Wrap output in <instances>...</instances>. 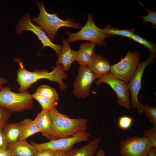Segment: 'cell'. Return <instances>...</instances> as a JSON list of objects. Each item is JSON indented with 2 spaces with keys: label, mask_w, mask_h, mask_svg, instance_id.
<instances>
[{
  "label": "cell",
  "mask_w": 156,
  "mask_h": 156,
  "mask_svg": "<svg viewBox=\"0 0 156 156\" xmlns=\"http://www.w3.org/2000/svg\"><path fill=\"white\" fill-rule=\"evenodd\" d=\"M19 65V68L17 71L16 81L20 86L18 91L21 92L27 91L33 83L42 79H46L50 81L57 83L61 90H64L68 88V86L63 82V79H67L68 75L64 71L61 64L54 67L53 70L49 72L46 69L42 70H37L31 72L24 67L21 60L16 59Z\"/></svg>",
  "instance_id": "6da1fadb"
},
{
  "label": "cell",
  "mask_w": 156,
  "mask_h": 156,
  "mask_svg": "<svg viewBox=\"0 0 156 156\" xmlns=\"http://www.w3.org/2000/svg\"><path fill=\"white\" fill-rule=\"evenodd\" d=\"M49 111L52 120L51 140L68 138L87 129V119L70 118L59 112L56 107Z\"/></svg>",
  "instance_id": "7a4b0ae2"
},
{
  "label": "cell",
  "mask_w": 156,
  "mask_h": 156,
  "mask_svg": "<svg viewBox=\"0 0 156 156\" xmlns=\"http://www.w3.org/2000/svg\"><path fill=\"white\" fill-rule=\"evenodd\" d=\"M37 3L39 10V16L37 17H33L31 20L39 24L47 35L52 42L56 38L57 33L61 27H66L81 29V24L75 23L69 18L64 20L60 18L56 13L50 14L46 11L43 2L38 1Z\"/></svg>",
  "instance_id": "3957f363"
},
{
  "label": "cell",
  "mask_w": 156,
  "mask_h": 156,
  "mask_svg": "<svg viewBox=\"0 0 156 156\" xmlns=\"http://www.w3.org/2000/svg\"><path fill=\"white\" fill-rule=\"evenodd\" d=\"M0 106L12 112H21L31 109L33 98L27 91L13 92L8 86L0 90Z\"/></svg>",
  "instance_id": "277c9868"
},
{
  "label": "cell",
  "mask_w": 156,
  "mask_h": 156,
  "mask_svg": "<svg viewBox=\"0 0 156 156\" xmlns=\"http://www.w3.org/2000/svg\"><path fill=\"white\" fill-rule=\"evenodd\" d=\"M65 34L68 36L67 40L70 43L79 40H87L101 47L105 46V40L110 36L104 34L101 29L95 24L91 13L87 14V20L86 24L79 31L73 33L66 31Z\"/></svg>",
  "instance_id": "5b68a950"
},
{
  "label": "cell",
  "mask_w": 156,
  "mask_h": 156,
  "mask_svg": "<svg viewBox=\"0 0 156 156\" xmlns=\"http://www.w3.org/2000/svg\"><path fill=\"white\" fill-rule=\"evenodd\" d=\"M140 58L138 51H128L124 58L111 66L110 73L127 84L136 71Z\"/></svg>",
  "instance_id": "8992f818"
},
{
  "label": "cell",
  "mask_w": 156,
  "mask_h": 156,
  "mask_svg": "<svg viewBox=\"0 0 156 156\" xmlns=\"http://www.w3.org/2000/svg\"><path fill=\"white\" fill-rule=\"evenodd\" d=\"M90 134L86 131H78L73 135L67 138L52 140L42 143H37L32 142L31 144L37 150L49 149L55 151H67L73 148L76 143L90 140Z\"/></svg>",
  "instance_id": "52a82bcc"
},
{
  "label": "cell",
  "mask_w": 156,
  "mask_h": 156,
  "mask_svg": "<svg viewBox=\"0 0 156 156\" xmlns=\"http://www.w3.org/2000/svg\"><path fill=\"white\" fill-rule=\"evenodd\" d=\"M17 34H21L23 31H30L38 37L43 45L42 48L49 47L55 52L56 55L58 57L62 49V45L56 44L53 43L44 30L39 26L34 24L31 21V16L29 13L25 14L18 21L16 25Z\"/></svg>",
  "instance_id": "ba28073f"
},
{
  "label": "cell",
  "mask_w": 156,
  "mask_h": 156,
  "mask_svg": "<svg viewBox=\"0 0 156 156\" xmlns=\"http://www.w3.org/2000/svg\"><path fill=\"white\" fill-rule=\"evenodd\" d=\"M152 147L145 137H129L121 142L120 153V156H147Z\"/></svg>",
  "instance_id": "9c48e42d"
},
{
  "label": "cell",
  "mask_w": 156,
  "mask_h": 156,
  "mask_svg": "<svg viewBox=\"0 0 156 156\" xmlns=\"http://www.w3.org/2000/svg\"><path fill=\"white\" fill-rule=\"evenodd\" d=\"M105 83L109 85L117 95L118 103L122 107L127 109L131 108V102L129 99V92L127 85L111 73L104 75L99 78L96 82V86Z\"/></svg>",
  "instance_id": "30bf717a"
},
{
  "label": "cell",
  "mask_w": 156,
  "mask_h": 156,
  "mask_svg": "<svg viewBox=\"0 0 156 156\" xmlns=\"http://www.w3.org/2000/svg\"><path fill=\"white\" fill-rule=\"evenodd\" d=\"M155 57L150 55L149 57L138 64L133 77L127 84L129 90L131 93V108H137L139 113L143 112V105L138 99V95L141 88L142 80L143 73L146 67L151 63Z\"/></svg>",
  "instance_id": "8fae6325"
},
{
  "label": "cell",
  "mask_w": 156,
  "mask_h": 156,
  "mask_svg": "<svg viewBox=\"0 0 156 156\" xmlns=\"http://www.w3.org/2000/svg\"><path fill=\"white\" fill-rule=\"evenodd\" d=\"M96 79L95 75L86 66L80 65L73 84V92L74 95L79 98L89 96L91 87Z\"/></svg>",
  "instance_id": "7c38bea8"
},
{
  "label": "cell",
  "mask_w": 156,
  "mask_h": 156,
  "mask_svg": "<svg viewBox=\"0 0 156 156\" xmlns=\"http://www.w3.org/2000/svg\"><path fill=\"white\" fill-rule=\"evenodd\" d=\"M62 41V50L55 64L62 65L64 71L66 72L69 70L72 63L77 61V51L71 49L69 43L67 40L64 39Z\"/></svg>",
  "instance_id": "4fadbf2b"
},
{
  "label": "cell",
  "mask_w": 156,
  "mask_h": 156,
  "mask_svg": "<svg viewBox=\"0 0 156 156\" xmlns=\"http://www.w3.org/2000/svg\"><path fill=\"white\" fill-rule=\"evenodd\" d=\"M110 61L100 54H96L87 66L94 73L96 78L110 73Z\"/></svg>",
  "instance_id": "5bb4252c"
},
{
  "label": "cell",
  "mask_w": 156,
  "mask_h": 156,
  "mask_svg": "<svg viewBox=\"0 0 156 156\" xmlns=\"http://www.w3.org/2000/svg\"><path fill=\"white\" fill-rule=\"evenodd\" d=\"M7 148L12 156H36L37 150L26 140L8 144Z\"/></svg>",
  "instance_id": "9a60e30c"
},
{
  "label": "cell",
  "mask_w": 156,
  "mask_h": 156,
  "mask_svg": "<svg viewBox=\"0 0 156 156\" xmlns=\"http://www.w3.org/2000/svg\"><path fill=\"white\" fill-rule=\"evenodd\" d=\"M34 121L40 129L42 135L51 140L52 120L50 111L42 110L37 114Z\"/></svg>",
  "instance_id": "2e32d148"
},
{
  "label": "cell",
  "mask_w": 156,
  "mask_h": 156,
  "mask_svg": "<svg viewBox=\"0 0 156 156\" xmlns=\"http://www.w3.org/2000/svg\"><path fill=\"white\" fill-rule=\"evenodd\" d=\"M101 141L99 137L94 138L82 147L72 148L66 152V156H95Z\"/></svg>",
  "instance_id": "e0dca14e"
},
{
  "label": "cell",
  "mask_w": 156,
  "mask_h": 156,
  "mask_svg": "<svg viewBox=\"0 0 156 156\" xmlns=\"http://www.w3.org/2000/svg\"><path fill=\"white\" fill-rule=\"evenodd\" d=\"M95 44L91 42H86L81 44L77 51V61L82 66L87 65L96 54Z\"/></svg>",
  "instance_id": "ac0fdd59"
},
{
  "label": "cell",
  "mask_w": 156,
  "mask_h": 156,
  "mask_svg": "<svg viewBox=\"0 0 156 156\" xmlns=\"http://www.w3.org/2000/svg\"><path fill=\"white\" fill-rule=\"evenodd\" d=\"M20 122L21 130L18 140H26L28 137L40 132V129L34 120L26 118Z\"/></svg>",
  "instance_id": "d6986e66"
},
{
  "label": "cell",
  "mask_w": 156,
  "mask_h": 156,
  "mask_svg": "<svg viewBox=\"0 0 156 156\" xmlns=\"http://www.w3.org/2000/svg\"><path fill=\"white\" fill-rule=\"evenodd\" d=\"M3 130L8 144L18 140L21 130L20 122L8 123Z\"/></svg>",
  "instance_id": "ffe728a7"
},
{
  "label": "cell",
  "mask_w": 156,
  "mask_h": 156,
  "mask_svg": "<svg viewBox=\"0 0 156 156\" xmlns=\"http://www.w3.org/2000/svg\"><path fill=\"white\" fill-rule=\"evenodd\" d=\"M36 92L41 96L54 101H58L59 95L55 89L46 85L40 86Z\"/></svg>",
  "instance_id": "44dd1931"
},
{
  "label": "cell",
  "mask_w": 156,
  "mask_h": 156,
  "mask_svg": "<svg viewBox=\"0 0 156 156\" xmlns=\"http://www.w3.org/2000/svg\"><path fill=\"white\" fill-rule=\"evenodd\" d=\"M101 30L104 34L110 36L111 35H118L130 38L134 34L133 29H121L112 27L109 25L101 29Z\"/></svg>",
  "instance_id": "7402d4cb"
},
{
  "label": "cell",
  "mask_w": 156,
  "mask_h": 156,
  "mask_svg": "<svg viewBox=\"0 0 156 156\" xmlns=\"http://www.w3.org/2000/svg\"><path fill=\"white\" fill-rule=\"evenodd\" d=\"M31 96L33 99L36 100L40 105L42 110L49 111L58 104L57 101H54L44 97L36 92Z\"/></svg>",
  "instance_id": "603a6c76"
},
{
  "label": "cell",
  "mask_w": 156,
  "mask_h": 156,
  "mask_svg": "<svg viewBox=\"0 0 156 156\" xmlns=\"http://www.w3.org/2000/svg\"><path fill=\"white\" fill-rule=\"evenodd\" d=\"M134 41L146 47L150 51L151 55L155 57L156 55V46L155 44L148 40L134 34L130 38Z\"/></svg>",
  "instance_id": "cb8c5ba5"
},
{
  "label": "cell",
  "mask_w": 156,
  "mask_h": 156,
  "mask_svg": "<svg viewBox=\"0 0 156 156\" xmlns=\"http://www.w3.org/2000/svg\"><path fill=\"white\" fill-rule=\"evenodd\" d=\"M143 112L149 120L156 125V107H151L148 104L143 105Z\"/></svg>",
  "instance_id": "d4e9b609"
},
{
  "label": "cell",
  "mask_w": 156,
  "mask_h": 156,
  "mask_svg": "<svg viewBox=\"0 0 156 156\" xmlns=\"http://www.w3.org/2000/svg\"><path fill=\"white\" fill-rule=\"evenodd\" d=\"M12 112L9 110L0 106V129H3L8 123Z\"/></svg>",
  "instance_id": "484cf974"
},
{
  "label": "cell",
  "mask_w": 156,
  "mask_h": 156,
  "mask_svg": "<svg viewBox=\"0 0 156 156\" xmlns=\"http://www.w3.org/2000/svg\"><path fill=\"white\" fill-rule=\"evenodd\" d=\"M143 136L148 140L152 147L156 148V125H154L151 129L145 131Z\"/></svg>",
  "instance_id": "4316f807"
},
{
  "label": "cell",
  "mask_w": 156,
  "mask_h": 156,
  "mask_svg": "<svg viewBox=\"0 0 156 156\" xmlns=\"http://www.w3.org/2000/svg\"><path fill=\"white\" fill-rule=\"evenodd\" d=\"M146 10L148 13V14L143 16H139L142 19V23L146 24L148 22L151 23L155 28L156 25V12L150 9L146 8Z\"/></svg>",
  "instance_id": "83f0119b"
},
{
  "label": "cell",
  "mask_w": 156,
  "mask_h": 156,
  "mask_svg": "<svg viewBox=\"0 0 156 156\" xmlns=\"http://www.w3.org/2000/svg\"><path fill=\"white\" fill-rule=\"evenodd\" d=\"M133 121V118L127 116H123L118 119V125L122 129H127L131 126Z\"/></svg>",
  "instance_id": "f1b7e54d"
},
{
  "label": "cell",
  "mask_w": 156,
  "mask_h": 156,
  "mask_svg": "<svg viewBox=\"0 0 156 156\" xmlns=\"http://www.w3.org/2000/svg\"><path fill=\"white\" fill-rule=\"evenodd\" d=\"M56 151L49 150L43 149L37 150L36 156H54Z\"/></svg>",
  "instance_id": "f546056e"
},
{
  "label": "cell",
  "mask_w": 156,
  "mask_h": 156,
  "mask_svg": "<svg viewBox=\"0 0 156 156\" xmlns=\"http://www.w3.org/2000/svg\"><path fill=\"white\" fill-rule=\"evenodd\" d=\"M8 144L3 130L0 129V147L6 148Z\"/></svg>",
  "instance_id": "4dcf8cb0"
},
{
  "label": "cell",
  "mask_w": 156,
  "mask_h": 156,
  "mask_svg": "<svg viewBox=\"0 0 156 156\" xmlns=\"http://www.w3.org/2000/svg\"><path fill=\"white\" fill-rule=\"evenodd\" d=\"M0 156H12L9 151L6 148L0 147Z\"/></svg>",
  "instance_id": "1f68e13d"
},
{
  "label": "cell",
  "mask_w": 156,
  "mask_h": 156,
  "mask_svg": "<svg viewBox=\"0 0 156 156\" xmlns=\"http://www.w3.org/2000/svg\"><path fill=\"white\" fill-rule=\"evenodd\" d=\"M147 156H156V148L152 147L149 151Z\"/></svg>",
  "instance_id": "d6a6232c"
},
{
  "label": "cell",
  "mask_w": 156,
  "mask_h": 156,
  "mask_svg": "<svg viewBox=\"0 0 156 156\" xmlns=\"http://www.w3.org/2000/svg\"><path fill=\"white\" fill-rule=\"evenodd\" d=\"M8 83V80L0 76V90L3 88V85Z\"/></svg>",
  "instance_id": "836d02e7"
},
{
  "label": "cell",
  "mask_w": 156,
  "mask_h": 156,
  "mask_svg": "<svg viewBox=\"0 0 156 156\" xmlns=\"http://www.w3.org/2000/svg\"><path fill=\"white\" fill-rule=\"evenodd\" d=\"M95 156H106L105 154V151L102 149H100L96 153Z\"/></svg>",
  "instance_id": "e575fe53"
},
{
  "label": "cell",
  "mask_w": 156,
  "mask_h": 156,
  "mask_svg": "<svg viewBox=\"0 0 156 156\" xmlns=\"http://www.w3.org/2000/svg\"><path fill=\"white\" fill-rule=\"evenodd\" d=\"M66 152L63 151H56L54 156H66Z\"/></svg>",
  "instance_id": "d590c367"
}]
</instances>
